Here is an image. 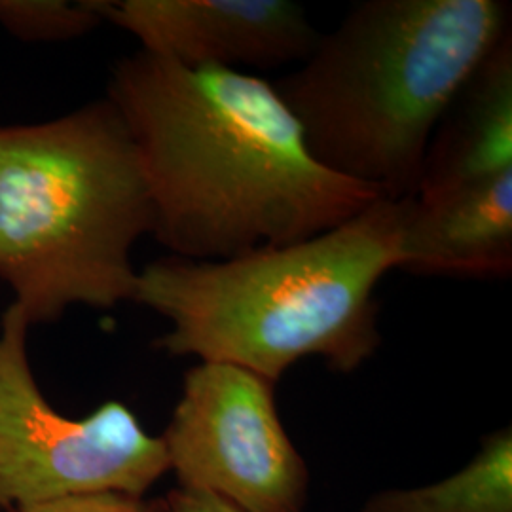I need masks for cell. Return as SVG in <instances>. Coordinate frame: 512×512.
<instances>
[{"mask_svg":"<svg viewBox=\"0 0 512 512\" xmlns=\"http://www.w3.org/2000/svg\"><path fill=\"white\" fill-rule=\"evenodd\" d=\"M162 512H241L217 495L175 488L160 499Z\"/></svg>","mask_w":512,"mask_h":512,"instance_id":"4fadbf2b","label":"cell"},{"mask_svg":"<svg viewBox=\"0 0 512 512\" xmlns=\"http://www.w3.org/2000/svg\"><path fill=\"white\" fill-rule=\"evenodd\" d=\"M107 99L147 179L152 236L186 260H228L319 236L382 196L319 164L274 84L137 52Z\"/></svg>","mask_w":512,"mask_h":512,"instance_id":"6da1fadb","label":"cell"},{"mask_svg":"<svg viewBox=\"0 0 512 512\" xmlns=\"http://www.w3.org/2000/svg\"><path fill=\"white\" fill-rule=\"evenodd\" d=\"M401 270L461 279H509L512 171L433 198H410Z\"/></svg>","mask_w":512,"mask_h":512,"instance_id":"ba28073f","label":"cell"},{"mask_svg":"<svg viewBox=\"0 0 512 512\" xmlns=\"http://www.w3.org/2000/svg\"><path fill=\"white\" fill-rule=\"evenodd\" d=\"M12 512H162V505L160 499L148 501L145 497L107 492L74 495Z\"/></svg>","mask_w":512,"mask_h":512,"instance_id":"7c38bea8","label":"cell"},{"mask_svg":"<svg viewBox=\"0 0 512 512\" xmlns=\"http://www.w3.org/2000/svg\"><path fill=\"white\" fill-rule=\"evenodd\" d=\"M509 33L503 0H366L274 86L319 164L414 198L442 114Z\"/></svg>","mask_w":512,"mask_h":512,"instance_id":"3957f363","label":"cell"},{"mask_svg":"<svg viewBox=\"0 0 512 512\" xmlns=\"http://www.w3.org/2000/svg\"><path fill=\"white\" fill-rule=\"evenodd\" d=\"M410 198H380L327 232L228 260L169 256L133 300L171 323L156 348L239 366L277 385L300 359L349 374L382 344L376 287L401 270Z\"/></svg>","mask_w":512,"mask_h":512,"instance_id":"7a4b0ae2","label":"cell"},{"mask_svg":"<svg viewBox=\"0 0 512 512\" xmlns=\"http://www.w3.org/2000/svg\"><path fill=\"white\" fill-rule=\"evenodd\" d=\"M103 21L143 52L190 69H272L302 63L319 33L289 0H95Z\"/></svg>","mask_w":512,"mask_h":512,"instance_id":"52a82bcc","label":"cell"},{"mask_svg":"<svg viewBox=\"0 0 512 512\" xmlns=\"http://www.w3.org/2000/svg\"><path fill=\"white\" fill-rule=\"evenodd\" d=\"M27 315L0 319V512L65 497H143L169 471L162 437L128 406L107 401L86 418L59 414L42 395L27 355Z\"/></svg>","mask_w":512,"mask_h":512,"instance_id":"5b68a950","label":"cell"},{"mask_svg":"<svg viewBox=\"0 0 512 512\" xmlns=\"http://www.w3.org/2000/svg\"><path fill=\"white\" fill-rule=\"evenodd\" d=\"M152 232L137 150L109 99L0 128V279L29 323L133 300V245Z\"/></svg>","mask_w":512,"mask_h":512,"instance_id":"277c9868","label":"cell"},{"mask_svg":"<svg viewBox=\"0 0 512 512\" xmlns=\"http://www.w3.org/2000/svg\"><path fill=\"white\" fill-rule=\"evenodd\" d=\"M512 171V35L463 84L442 114L414 198H433Z\"/></svg>","mask_w":512,"mask_h":512,"instance_id":"9c48e42d","label":"cell"},{"mask_svg":"<svg viewBox=\"0 0 512 512\" xmlns=\"http://www.w3.org/2000/svg\"><path fill=\"white\" fill-rule=\"evenodd\" d=\"M103 19L95 0H0V25L14 37L55 42L82 37Z\"/></svg>","mask_w":512,"mask_h":512,"instance_id":"8fae6325","label":"cell"},{"mask_svg":"<svg viewBox=\"0 0 512 512\" xmlns=\"http://www.w3.org/2000/svg\"><path fill=\"white\" fill-rule=\"evenodd\" d=\"M179 488L217 495L241 512H304L310 475L289 439L275 384L245 368L200 363L162 435Z\"/></svg>","mask_w":512,"mask_h":512,"instance_id":"8992f818","label":"cell"},{"mask_svg":"<svg viewBox=\"0 0 512 512\" xmlns=\"http://www.w3.org/2000/svg\"><path fill=\"white\" fill-rule=\"evenodd\" d=\"M365 512H512L511 427L484 437L475 459L456 475L374 495Z\"/></svg>","mask_w":512,"mask_h":512,"instance_id":"30bf717a","label":"cell"}]
</instances>
